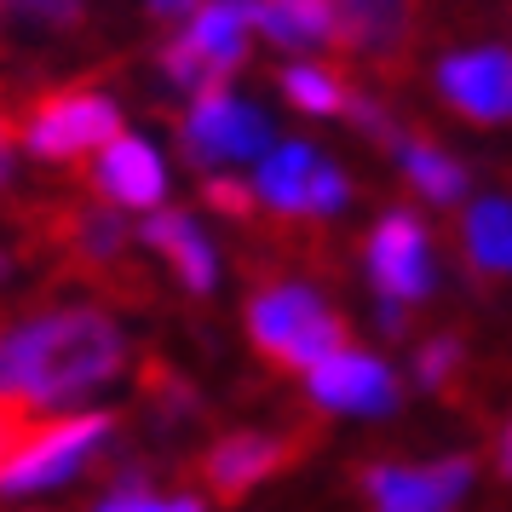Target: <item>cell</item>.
Instances as JSON below:
<instances>
[{
	"label": "cell",
	"mask_w": 512,
	"mask_h": 512,
	"mask_svg": "<svg viewBox=\"0 0 512 512\" xmlns=\"http://www.w3.org/2000/svg\"><path fill=\"white\" fill-rule=\"evenodd\" d=\"M455 363H461V346H455V340H432V346H420V357H415L420 386H449Z\"/></svg>",
	"instance_id": "22"
},
{
	"label": "cell",
	"mask_w": 512,
	"mask_h": 512,
	"mask_svg": "<svg viewBox=\"0 0 512 512\" xmlns=\"http://www.w3.org/2000/svg\"><path fill=\"white\" fill-rule=\"evenodd\" d=\"M29 432H35V409L18 403V397H0V466H6V455H12Z\"/></svg>",
	"instance_id": "23"
},
{
	"label": "cell",
	"mask_w": 512,
	"mask_h": 512,
	"mask_svg": "<svg viewBox=\"0 0 512 512\" xmlns=\"http://www.w3.org/2000/svg\"><path fill=\"white\" fill-rule=\"evenodd\" d=\"M12 179V116H6V98H0V190Z\"/></svg>",
	"instance_id": "26"
},
{
	"label": "cell",
	"mask_w": 512,
	"mask_h": 512,
	"mask_svg": "<svg viewBox=\"0 0 512 512\" xmlns=\"http://www.w3.org/2000/svg\"><path fill=\"white\" fill-rule=\"evenodd\" d=\"M443 98L461 110V116L484 121V127H495V121H507L512 110V70H507V47H472L461 52V58H449L438 75Z\"/></svg>",
	"instance_id": "12"
},
{
	"label": "cell",
	"mask_w": 512,
	"mask_h": 512,
	"mask_svg": "<svg viewBox=\"0 0 512 512\" xmlns=\"http://www.w3.org/2000/svg\"><path fill=\"white\" fill-rule=\"evenodd\" d=\"M346 196H351V185H346V173L334 162H317L311 167V185H305V213H340L346 208Z\"/></svg>",
	"instance_id": "21"
},
{
	"label": "cell",
	"mask_w": 512,
	"mask_h": 512,
	"mask_svg": "<svg viewBox=\"0 0 512 512\" xmlns=\"http://www.w3.org/2000/svg\"><path fill=\"white\" fill-rule=\"evenodd\" d=\"M282 98L305 110V116H346V87L334 70H317V64H288L282 70Z\"/></svg>",
	"instance_id": "20"
},
{
	"label": "cell",
	"mask_w": 512,
	"mask_h": 512,
	"mask_svg": "<svg viewBox=\"0 0 512 512\" xmlns=\"http://www.w3.org/2000/svg\"><path fill=\"white\" fill-rule=\"evenodd\" d=\"M144 242L173 265V277L185 282L190 294H208L213 282H219V259H213L208 236L196 231L185 213H150L144 219Z\"/></svg>",
	"instance_id": "15"
},
{
	"label": "cell",
	"mask_w": 512,
	"mask_h": 512,
	"mask_svg": "<svg viewBox=\"0 0 512 512\" xmlns=\"http://www.w3.org/2000/svg\"><path fill=\"white\" fill-rule=\"evenodd\" d=\"M311 167H317V150L305 144H271L259 156V185L254 196L265 202L271 213H305V185H311Z\"/></svg>",
	"instance_id": "16"
},
{
	"label": "cell",
	"mask_w": 512,
	"mask_h": 512,
	"mask_svg": "<svg viewBox=\"0 0 512 512\" xmlns=\"http://www.w3.org/2000/svg\"><path fill=\"white\" fill-rule=\"evenodd\" d=\"M334 35L346 52L363 58H397L409 47V0H328Z\"/></svg>",
	"instance_id": "14"
},
{
	"label": "cell",
	"mask_w": 512,
	"mask_h": 512,
	"mask_svg": "<svg viewBox=\"0 0 512 512\" xmlns=\"http://www.w3.org/2000/svg\"><path fill=\"white\" fill-rule=\"evenodd\" d=\"M248 334L254 346L282 369H317L323 357L346 351V317L328 311L305 282H271L248 305Z\"/></svg>",
	"instance_id": "3"
},
{
	"label": "cell",
	"mask_w": 512,
	"mask_h": 512,
	"mask_svg": "<svg viewBox=\"0 0 512 512\" xmlns=\"http://www.w3.org/2000/svg\"><path fill=\"white\" fill-rule=\"evenodd\" d=\"M208 208L231 213V219H248L254 213V190L236 185V179H208Z\"/></svg>",
	"instance_id": "25"
},
{
	"label": "cell",
	"mask_w": 512,
	"mask_h": 512,
	"mask_svg": "<svg viewBox=\"0 0 512 512\" xmlns=\"http://www.w3.org/2000/svg\"><path fill=\"white\" fill-rule=\"evenodd\" d=\"M259 29L277 47H340L328 0H259Z\"/></svg>",
	"instance_id": "17"
},
{
	"label": "cell",
	"mask_w": 512,
	"mask_h": 512,
	"mask_svg": "<svg viewBox=\"0 0 512 512\" xmlns=\"http://www.w3.org/2000/svg\"><path fill=\"white\" fill-rule=\"evenodd\" d=\"M98 512H202V507L196 501H156L150 489H116V495H104Z\"/></svg>",
	"instance_id": "24"
},
{
	"label": "cell",
	"mask_w": 512,
	"mask_h": 512,
	"mask_svg": "<svg viewBox=\"0 0 512 512\" xmlns=\"http://www.w3.org/2000/svg\"><path fill=\"white\" fill-rule=\"evenodd\" d=\"M248 29H259V0H196L179 41H167L162 70L196 93H219L248 52Z\"/></svg>",
	"instance_id": "4"
},
{
	"label": "cell",
	"mask_w": 512,
	"mask_h": 512,
	"mask_svg": "<svg viewBox=\"0 0 512 512\" xmlns=\"http://www.w3.org/2000/svg\"><path fill=\"white\" fill-rule=\"evenodd\" d=\"M121 363H127V340L93 305H70V311L0 328V397H18L29 409L75 403L93 386H104Z\"/></svg>",
	"instance_id": "1"
},
{
	"label": "cell",
	"mask_w": 512,
	"mask_h": 512,
	"mask_svg": "<svg viewBox=\"0 0 512 512\" xmlns=\"http://www.w3.org/2000/svg\"><path fill=\"white\" fill-rule=\"evenodd\" d=\"M369 282L380 300L409 305L432 294V242L415 213H386L369 236Z\"/></svg>",
	"instance_id": "9"
},
{
	"label": "cell",
	"mask_w": 512,
	"mask_h": 512,
	"mask_svg": "<svg viewBox=\"0 0 512 512\" xmlns=\"http://www.w3.org/2000/svg\"><path fill=\"white\" fill-rule=\"evenodd\" d=\"M363 484L380 512H449L455 495L472 484V461L455 455L438 466H369Z\"/></svg>",
	"instance_id": "11"
},
{
	"label": "cell",
	"mask_w": 512,
	"mask_h": 512,
	"mask_svg": "<svg viewBox=\"0 0 512 512\" xmlns=\"http://www.w3.org/2000/svg\"><path fill=\"white\" fill-rule=\"evenodd\" d=\"M305 374H311V397L334 415H392L397 397H403L397 374L380 357H363V351H334Z\"/></svg>",
	"instance_id": "10"
},
{
	"label": "cell",
	"mask_w": 512,
	"mask_h": 512,
	"mask_svg": "<svg viewBox=\"0 0 512 512\" xmlns=\"http://www.w3.org/2000/svg\"><path fill=\"white\" fill-rule=\"evenodd\" d=\"M305 449H311V432H231V438H219L196 461V472H202V484H208L213 501L231 507V501H242L265 478L288 472Z\"/></svg>",
	"instance_id": "8"
},
{
	"label": "cell",
	"mask_w": 512,
	"mask_h": 512,
	"mask_svg": "<svg viewBox=\"0 0 512 512\" xmlns=\"http://www.w3.org/2000/svg\"><path fill=\"white\" fill-rule=\"evenodd\" d=\"M116 133H121V110L104 93H87V87L35 98L24 116V144L41 162H81V156L104 150Z\"/></svg>",
	"instance_id": "6"
},
{
	"label": "cell",
	"mask_w": 512,
	"mask_h": 512,
	"mask_svg": "<svg viewBox=\"0 0 512 512\" xmlns=\"http://www.w3.org/2000/svg\"><path fill=\"white\" fill-rule=\"evenodd\" d=\"M35 242L47 254L64 259V271L81 282H93L116 300H144V277L139 265L127 259V219L116 208H98V202H47L41 213H29Z\"/></svg>",
	"instance_id": "2"
},
{
	"label": "cell",
	"mask_w": 512,
	"mask_h": 512,
	"mask_svg": "<svg viewBox=\"0 0 512 512\" xmlns=\"http://www.w3.org/2000/svg\"><path fill=\"white\" fill-rule=\"evenodd\" d=\"M110 432H116V415H70L52 420V426H35L0 466V495H35V489L75 478L110 443Z\"/></svg>",
	"instance_id": "5"
},
{
	"label": "cell",
	"mask_w": 512,
	"mask_h": 512,
	"mask_svg": "<svg viewBox=\"0 0 512 512\" xmlns=\"http://www.w3.org/2000/svg\"><path fill=\"white\" fill-rule=\"evenodd\" d=\"M190 6H196V0H150L156 18H190Z\"/></svg>",
	"instance_id": "27"
},
{
	"label": "cell",
	"mask_w": 512,
	"mask_h": 512,
	"mask_svg": "<svg viewBox=\"0 0 512 512\" xmlns=\"http://www.w3.org/2000/svg\"><path fill=\"white\" fill-rule=\"evenodd\" d=\"M512 219H507V202H478V208L466 213V259L484 271V277H501L507 271V248H512V231H507Z\"/></svg>",
	"instance_id": "19"
},
{
	"label": "cell",
	"mask_w": 512,
	"mask_h": 512,
	"mask_svg": "<svg viewBox=\"0 0 512 512\" xmlns=\"http://www.w3.org/2000/svg\"><path fill=\"white\" fill-rule=\"evenodd\" d=\"M397 162H403V173H409V185L426 196V202H455L466 190V173L443 150H432V144H420V139H397Z\"/></svg>",
	"instance_id": "18"
},
{
	"label": "cell",
	"mask_w": 512,
	"mask_h": 512,
	"mask_svg": "<svg viewBox=\"0 0 512 512\" xmlns=\"http://www.w3.org/2000/svg\"><path fill=\"white\" fill-rule=\"evenodd\" d=\"M93 185H98V196H110L116 208H162L167 173H162V156L144 139H121L116 133V139L98 150Z\"/></svg>",
	"instance_id": "13"
},
{
	"label": "cell",
	"mask_w": 512,
	"mask_h": 512,
	"mask_svg": "<svg viewBox=\"0 0 512 512\" xmlns=\"http://www.w3.org/2000/svg\"><path fill=\"white\" fill-rule=\"evenodd\" d=\"M179 150L190 167H219V162H259L271 150V127L254 104H236L219 93H196L185 127H179Z\"/></svg>",
	"instance_id": "7"
}]
</instances>
